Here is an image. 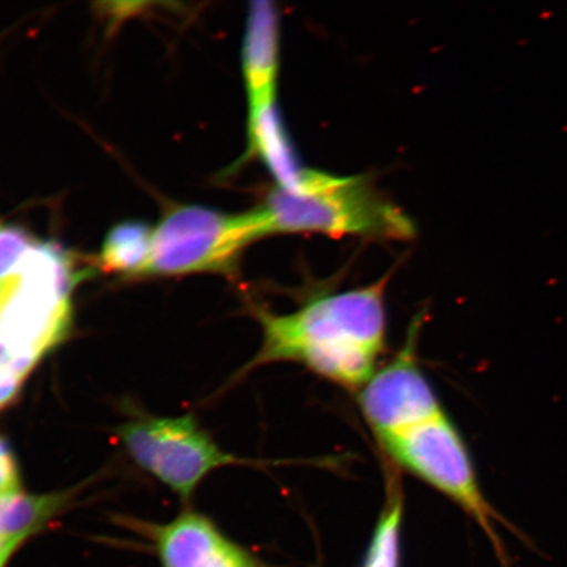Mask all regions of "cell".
<instances>
[{
  "instance_id": "cell-8",
  "label": "cell",
  "mask_w": 567,
  "mask_h": 567,
  "mask_svg": "<svg viewBox=\"0 0 567 567\" xmlns=\"http://www.w3.org/2000/svg\"><path fill=\"white\" fill-rule=\"evenodd\" d=\"M162 567H265L204 515L187 512L152 532Z\"/></svg>"
},
{
  "instance_id": "cell-12",
  "label": "cell",
  "mask_w": 567,
  "mask_h": 567,
  "mask_svg": "<svg viewBox=\"0 0 567 567\" xmlns=\"http://www.w3.org/2000/svg\"><path fill=\"white\" fill-rule=\"evenodd\" d=\"M69 494H19L0 498V535L25 543L68 506Z\"/></svg>"
},
{
  "instance_id": "cell-3",
  "label": "cell",
  "mask_w": 567,
  "mask_h": 567,
  "mask_svg": "<svg viewBox=\"0 0 567 567\" xmlns=\"http://www.w3.org/2000/svg\"><path fill=\"white\" fill-rule=\"evenodd\" d=\"M83 274L52 243H34L10 279L0 284V347L25 375L65 339L70 295Z\"/></svg>"
},
{
  "instance_id": "cell-2",
  "label": "cell",
  "mask_w": 567,
  "mask_h": 567,
  "mask_svg": "<svg viewBox=\"0 0 567 567\" xmlns=\"http://www.w3.org/2000/svg\"><path fill=\"white\" fill-rule=\"evenodd\" d=\"M267 236L317 233L329 237L410 239L413 221L382 198L363 176H336L315 169L296 193L274 186L257 208Z\"/></svg>"
},
{
  "instance_id": "cell-13",
  "label": "cell",
  "mask_w": 567,
  "mask_h": 567,
  "mask_svg": "<svg viewBox=\"0 0 567 567\" xmlns=\"http://www.w3.org/2000/svg\"><path fill=\"white\" fill-rule=\"evenodd\" d=\"M153 236L151 226L144 223L130 221L116 225L105 238L99 265L106 272L146 274L151 265Z\"/></svg>"
},
{
  "instance_id": "cell-6",
  "label": "cell",
  "mask_w": 567,
  "mask_h": 567,
  "mask_svg": "<svg viewBox=\"0 0 567 567\" xmlns=\"http://www.w3.org/2000/svg\"><path fill=\"white\" fill-rule=\"evenodd\" d=\"M120 441L136 463L188 499L213 471L239 464L190 415L145 417L120 425Z\"/></svg>"
},
{
  "instance_id": "cell-14",
  "label": "cell",
  "mask_w": 567,
  "mask_h": 567,
  "mask_svg": "<svg viewBox=\"0 0 567 567\" xmlns=\"http://www.w3.org/2000/svg\"><path fill=\"white\" fill-rule=\"evenodd\" d=\"M33 244L30 234L23 229L0 226V284L11 278Z\"/></svg>"
},
{
  "instance_id": "cell-5",
  "label": "cell",
  "mask_w": 567,
  "mask_h": 567,
  "mask_svg": "<svg viewBox=\"0 0 567 567\" xmlns=\"http://www.w3.org/2000/svg\"><path fill=\"white\" fill-rule=\"evenodd\" d=\"M265 237L257 208L230 215L195 205L181 207L154 231L146 275L236 276L246 247Z\"/></svg>"
},
{
  "instance_id": "cell-17",
  "label": "cell",
  "mask_w": 567,
  "mask_h": 567,
  "mask_svg": "<svg viewBox=\"0 0 567 567\" xmlns=\"http://www.w3.org/2000/svg\"><path fill=\"white\" fill-rule=\"evenodd\" d=\"M23 544L18 538L0 535V567L9 566L11 558Z\"/></svg>"
},
{
  "instance_id": "cell-11",
  "label": "cell",
  "mask_w": 567,
  "mask_h": 567,
  "mask_svg": "<svg viewBox=\"0 0 567 567\" xmlns=\"http://www.w3.org/2000/svg\"><path fill=\"white\" fill-rule=\"evenodd\" d=\"M385 477L386 493L384 507L381 509L370 548L367 550L364 563L361 567H400L405 495H403L395 466L388 463V461Z\"/></svg>"
},
{
  "instance_id": "cell-16",
  "label": "cell",
  "mask_w": 567,
  "mask_h": 567,
  "mask_svg": "<svg viewBox=\"0 0 567 567\" xmlns=\"http://www.w3.org/2000/svg\"><path fill=\"white\" fill-rule=\"evenodd\" d=\"M25 375L10 365H0V410L17 399Z\"/></svg>"
},
{
  "instance_id": "cell-9",
  "label": "cell",
  "mask_w": 567,
  "mask_h": 567,
  "mask_svg": "<svg viewBox=\"0 0 567 567\" xmlns=\"http://www.w3.org/2000/svg\"><path fill=\"white\" fill-rule=\"evenodd\" d=\"M280 19L275 6L255 2L248 12L243 71L250 110L276 103L279 75Z\"/></svg>"
},
{
  "instance_id": "cell-15",
  "label": "cell",
  "mask_w": 567,
  "mask_h": 567,
  "mask_svg": "<svg viewBox=\"0 0 567 567\" xmlns=\"http://www.w3.org/2000/svg\"><path fill=\"white\" fill-rule=\"evenodd\" d=\"M21 491L20 471L9 442L0 436V498L19 495Z\"/></svg>"
},
{
  "instance_id": "cell-7",
  "label": "cell",
  "mask_w": 567,
  "mask_h": 567,
  "mask_svg": "<svg viewBox=\"0 0 567 567\" xmlns=\"http://www.w3.org/2000/svg\"><path fill=\"white\" fill-rule=\"evenodd\" d=\"M421 329L422 319H414L401 351L358 392L361 414L378 442L445 413L417 361Z\"/></svg>"
},
{
  "instance_id": "cell-10",
  "label": "cell",
  "mask_w": 567,
  "mask_h": 567,
  "mask_svg": "<svg viewBox=\"0 0 567 567\" xmlns=\"http://www.w3.org/2000/svg\"><path fill=\"white\" fill-rule=\"evenodd\" d=\"M248 141L250 153L264 162L274 176L276 187L295 193L313 172V168L302 166L297 157L276 103L250 110Z\"/></svg>"
},
{
  "instance_id": "cell-1",
  "label": "cell",
  "mask_w": 567,
  "mask_h": 567,
  "mask_svg": "<svg viewBox=\"0 0 567 567\" xmlns=\"http://www.w3.org/2000/svg\"><path fill=\"white\" fill-rule=\"evenodd\" d=\"M389 279L385 275L371 286L316 296L286 315L255 309L264 340L238 378L260 367L296 363L359 392L386 350Z\"/></svg>"
},
{
  "instance_id": "cell-4",
  "label": "cell",
  "mask_w": 567,
  "mask_h": 567,
  "mask_svg": "<svg viewBox=\"0 0 567 567\" xmlns=\"http://www.w3.org/2000/svg\"><path fill=\"white\" fill-rule=\"evenodd\" d=\"M378 443L388 463L413 474L470 515L492 542L502 565L508 567L506 550L495 524L512 530L523 543L528 542L527 537L486 499L471 452L446 413L381 439Z\"/></svg>"
}]
</instances>
